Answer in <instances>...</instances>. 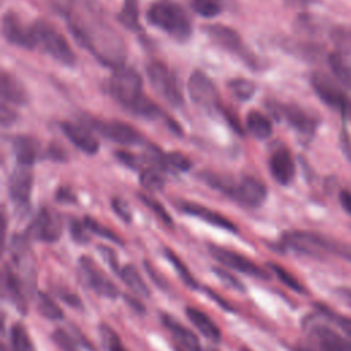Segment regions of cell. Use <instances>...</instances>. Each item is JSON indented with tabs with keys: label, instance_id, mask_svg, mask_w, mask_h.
<instances>
[{
	"label": "cell",
	"instance_id": "24",
	"mask_svg": "<svg viewBox=\"0 0 351 351\" xmlns=\"http://www.w3.org/2000/svg\"><path fill=\"white\" fill-rule=\"evenodd\" d=\"M185 315L199 329V332L203 336H206L211 341H219L221 340L219 326L204 311L199 310L197 307L188 306V307H185Z\"/></svg>",
	"mask_w": 351,
	"mask_h": 351
},
{
	"label": "cell",
	"instance_id": "42",
	"mask_svg": "<svg viewBox=\"0 0 351 351\" xmlns=\"http://www.w3.org/2000/svg\"><path fill=\"white\" fill-rule=\"evenodd\" d=\"M52 340L53 343L58 344V347H60L63 351H77V344L75 341L62 329H56L52 333Z\"/></svg>",
	"mask_w": 351,
	"mask_h": 351
},
{
	"label": "cell",
	"instance_id": "36",
	"mask_svg": "<svg viewBox=\"0 0 351 351\" xmlns=\"http://www.w3.org/2000/svg\"><path fill=\"white\" fill-rule=\"evenodd\" d=\"M140 184L144 189L155 192L160 191L165 186V177L155 167H148L140 173Z\"/></svg>",
	"mask_w": 351,
	"mask_h": 351
},
{
	"label": "cell",
	"instance_id": "15",
	"mask_svg": "<svg viewBox=\"0 0 351 351\" xmlns=\"http://www.w3.org/2000/svg\"><path fill=\"white\" fill-rule=\"evenodd\" d=\"M3 34L12 45L26 49L37 48L33 26L25 25L14 11H7L3 15Z\"/></svg>",
	"mask_w": 351,
	"mask_h": 351
},
{
	"label": "cell",
	"instance_id": "57",
	"mask_svg": "<svg viewBox=\"0 0 351 351\" xmlns=\"http://www.w3.org/2000/svg\"><path fill=\"white\" fill-rule=\"evenodd\" d=\"M293 351H319V350H314V348L307 347V346H296L293 348Z\"/></svg>",
	"mask_w": 351,
	"mask_h": 351
},
{
	"label": "cell",
	"instance_id": "17",
	"mask_svg": "<svg viewBox=\"0 0 351 351\" xmlns=\"http://www.w3.org/2000/svg\"><path fill=\"white\" fill-rule=\"evenodd\" d=\"M160 322L177 341L178 348L184 351H202L197 336L173 315L167 313H160Z\"/></svg>",
	"mask_w": 351,
	"mask_h": 351
},
{
	"label": "cell",
	"instance_id": "33",
	"mask_svg": "<svg viewBox=\"0 0 351 351\" xmlns=\"http://www.w3.org/2000/svg\"><path fill=\"white\" fill-rule=\"evenodd\" d=\"M159 166L171 171H188L192 166V162L181 152H167L162 155Z\"/></svg>",
	"mask_w": 351,
	"mask_h": 351
},
{
	"label": "cell",
	"instance_id": "41",
	"mask_svg": "<svg viewBox=\"0 0 351 351\" xmlns=\"http://www.w3.org/2000/svg\"><path fill=\"white\" fill-rule=\"evenodd\" d=\"M138 199L167 226H173V219L170 214L166 211V208L154 197L145 195V193H138Z\"/></svg>",
	"mask_w": 351,
	"mask_h": 351
},
{
	"label": "cell",
	"instance_id": "40",
	"mask_svg": "<svg viewBox=\"0 0 351 351\" xmlns=\"http://www.w3.org/2000/svg\"><path fill=\"white\" fill-rule=\"evenodd\" d=\"M100 333H101V339H103V343L106 344L107 347V351H129L121 337L118 336V333L107 324H101L100 325Z\"/></svg>",
	"mask_w": 351,
	"mask_h": 351
},
{
	"label": "cell",
	"instance_id": "38",
	"mask_svg": "<svg viewBox=\"0 0 351 351\" xmlns=\"http://www.w3.org/2000/svg\"><path fill=\"white\" fill-rule=\"evenodd\" d=\"M191 5L195 12H197L204 18L215 16L223 8V4L221 0H192Z\"/></svg>",
	"mask_w": 351,
	"mask_h": 351
},
{
	"label": "cell",
	"instance_id": "45",
	"mask_svg": "<svg viewBox=\"0 0 351 351\" xmlns=\"http://www.w3.org/2000/svg\"><path fill=\"white\" fill-rule=\"evenodd\" d=\"M111 207H112V210L115 211V214H117L121 219H123L125 222H130V219H132V213H130V210H129V207H128V203H126L123 199H121V197H112V199H111Z\"/></svg>",
	"mask_w": 351,
	"mask_h": 351
},
{
	"label": "cell",
	"instance_id": "23",
	"mask_svg": "<svg viewBox=\"0 0 351 351\" xmlns=\"http://www.w3.org/2000/svg\"><path fill=\"white\" fill-rule=\"evenodd\" d=\"M3 284H4V289L10 296V300L16 306V308L21 313L25 314L27 311V300L23 293V284L21 278L16 276V273L12 270L11 265H4Z\"/></svg>",
	"mask_w": 351,
	"mask_h": 351
},
{
	"label": "cell",
	"instance_id": "3",
	"mask_svg": "<svg viewBox=\"0 0 351 351\" xmlns=\"http://www.w3.org/2000/svg\"><path fill=\"white\" fill-rule=\"evenodd\" d=\"M202 178L211 188L219 191L221 193L226 195L228 197L244 207H259L265 202L267 195L266 185L251 176H243L241 178L234 180L232 177L207 171L202 174Z\"/></svg>",
	"mask_w": 351,
	"mask_h": 351
},
{
	"label": "cell",
	"instance_id": "27",
	"mask_svg": "<svg viewBox=\"0 0 351 351\" xmlns=\"http://www.w3.org/2000/svg\"><path fill=\"white\" fill-rule=\"evenodd\" d=\"M328 64L336 81L351 89V58L341 51H335L329 53Z\"/></svg>",
	"mask_w": 351,
	"mask_h": 351
},
{
	"label": "cell",
	"instance_id": "46",
	"mask_svg": "<svg viewBox=\"0 0 351 351\" xmlns=\"http://www.w3.org/2000/svg\"><path fill=\"white\" fill-rule=\"evenodd\" d=\"M321 307V310H322V313L325 314V315H328V317H330L341 329H343V332L347 335V336H350L351 337V318H348V317H341V315H337V314H335V313H332V311H329L326 307H324V306H319Z\"/></svg>",
	"mask_w": 351,
	"mask_h": 351
},
{
	"label": "cell",
	"instance_id": "34",
	"mask_svg": "<svg viewBox=\"0 0 351 351\" xmlns=\"http://www.w3.org/2000/svg\"><path fill=\"white\" fill-rule=\"evenodd\" d=\"M228 88L237 100H248L255 93V84L247 78H233L228 82Z\"/></svg>",
	"mask_w": 351,
	"mask_h": 351
},
{
	"label": "cell",
	"instance_id": "39",
	"mask_svg": "<svg viewBox=\"0 0 351 351\" xmlns=\"http://www.w3.org/2000/svg\"><path fill=\"white\" fill-rule=\"evenodd\" d=\"M269 266H270V269L274 271V274L277 276V278H278L284 285H287L288 288H291V289L295 291V292H304V288H303L302 282H300L293 274H291L287 269H284V267L280 266L278 263H273V262H270Z\"/></svg>",
	"mask_w": 351,
	"mask_h": 351
},
{
	"label": "cell",
	"instance_id": "29",
	"mask_svg": "<svg viewBox=\"0 0 351 351\" xmlns=\"http://www.w3.org/2000/svg\"><path fill=\"white\" fill-rule=\"evenodd\" d=\"M247 129L258 140H265L271 136L273 128L270 119L261 111L252 110L247 115Z\"/></svg>",
	"mask_w": 351,
	"mask_h": 351
},
{
	"label": "cell",
	"instance_id": "20",
	"mask_svg": "<svg viewBox=\"0 0 351 351\" xmlns=\"http://www.w3.org/2000/svg\"><path fill=\"white\" fill-rule=\"evenodd\" d=\"M310 336L317 343L319 351H351V340L344 339L329 326L313 325Z\"/></svg>",
	"mask_w": 351,
	"mask_h": 351
},
{
	"label": "cell",
	"instance_id": "2",
	"mask_svg": "<svg viewBox=\"0 0 351 351\" xmlns=\"http://www.w3.org/2000/svg\"><path fill=\"white\" fill-rule=\"evenodd\" d=\"M108 92L121 106L138 117L156 119L165 115L159 106L143 93V80L132 67L115 69L108 80Z\"/></svg>",
	"mask_w": 351,
	"mask_h": 351
},
{
	"label": "cell",
	"instance_id": "14",
	"mask_svg": "<svg viewBox=\"0 0 351 351\" xmlns=\"http://www.w3.org/2000/svg\"><path fill=\"white\" fill-rule=\"evenodd\" d=\"M86 123L90 129L99 132L103 137L122 144V145H136L143 144L144 136L130 126L129 123L121 121H103V119H86Z\"/></svg>",
	"mask_w": 351,
	"mask_h": 351
},
{
	"label": "cell",
	"instance_id": "53",
	"mask_svg": "<svg viewBox=\"0 0 351 351\" xmlns=\"http://www.w3.org/2000/svg\"><path fill=\"white\" fill-rule=\"evenodd\" d=\"M206 292H207V295L213 299V300H215L222 308H225V310H229V311H232L233 308H232V306L226 302V300H223L222 298H219V295L218 293H215L213 289H206Z\"/></svg>",
	"mask_w": 351,
	"mask_h": 351
},
{
	"label": "cell",
	"instance_id": "18",
	"mask_svg": "<svg viewBox=\"0 0 351 351\" xmlns=\"http://www.w3.org/2000/svg\"><path fill=\"white\" fill-rule=\"evenodd\" d=\"M177 207L188 214V215H192V217H197L200 218L202 221L204 222H208L210 225L213 226H217V228H222L225 230H229V232H233L236 233L237 232V228L236 225L229 219L226 218L225 215H222L221 213L218 211H214L211 208H207L202 204H197V203H192V202H178L177 203Z\"/></svg>",
	"mask_w": 351,
	"mask_h": 351
},
{
	"label": "cell",
	"instance_id": "50",
	"mask_svg": "<svg viewBox=\"0 0 351 351\" xmlns=\"http://www.w3.org/2000/svg\"><path fill=\"white\" fill-rule=\"evenodd\" d=\"M55 199L60 203H74L77 199L74 196V193L71 192L70 188L67 186H62L56 191V195H55Z\"/></svg>",
	"mask_w": 351,
	"mask_h": 351
},
{
	"label": "cell",
	"instance_id": "60",
	"mask_svg": "<svg viewBox=\"0 0 351 351\" xmlns=\"http://www.w3.org/2000/svg\"><path fill=\"white\" fill-rule=\"evenodd\" d=\"M243 351H248V350H243Z\"/></svg>",
	"mask_w": 351,
	"mask_h": 351
},
{
	"label": "cell",
	"instance_id": "54",
	"mask_svg": "<svg viewBox=\"0 0 351 351\" xmlns=\"http://www.w3.org/2000/svg\"><path fill=\"white\" fill-rule=\"evenodd\" d=\"M125 300L129 303L130 307H133V310H136V311H138V313H144V311H145L144 304H143L140 300H137L134 296L125 295Z\"/></svg>",
	"mask_w": 351,
	"mask_h": 351
},
{
	"label": "cell",
	"instance_id": "32",
	"mask_svg": "<svg viewBox=\"0 0 351 351\" xmlns=\"http://www.w3.org/2000/svg\"><path fill=\"white\" fill-rule=\"evenodd\" d=\"M163 252H165L166 258L171 262L173 267L178 271V274H180L181 280L184 281V284H185L186 287L192 288V289H197V288H199L197 280L193 277V274L191 273V270L188 269V266L180 259V256H178L173 250H170V248H167V247L163 248Z\"/></svg>",
	"mask_w": 351,
	"mask_h": 351
},
{
	"label": "cell",
	"instance_id": "52",
	"mask_svg": "<svg viewBox=\"0 0 351 351\" xmlns=\"http://www.w3.org/2000/svg\"><path fill=\"white\" fill-rule=\"evenodd\" d=\"M339 199H340V203H341L343 208L351 215V191L343 189L339 195Z\"/></svg>",
	"mask_w": 351,
	"mask_h": 351
},
{
	"label": "cell",
	"instance_id": "7",
	"mask_svg": "<svg viewBox=\"0 0 351 351\" xmlns=\"http://www.w3.org/2000/svg\"><path fill=\"white\" fill-rule=\"evenodd\" d=\"M204 30L208 34V37L218 47H221L225 51L230 52L232 55L240 58L247 66H250L252 69L259 67L258 58L254 55V52H251L247 48V45L243 43L241 37L239 36V33L236 30H233L232 27L223 26V25H208V26H206Z\"/></svg>",
	"mask_w": 351,
	"mask_h": 351
},
{
	"label": "cell",
	"instance_id": "19",
	"mask_svg": "<svg viewBox=\"0 0 351 351\" xmlns=\"http://www.w3.org/2000/svg\"><path fill=\"white\" fill-rule=\"evenodd\" d=\"M276 111L302 134H313L317 128L315 119L296 104H277Z\"/></svg>",
	"mask_w": 351,
	"mask_h": 351
},
{
	"label": "cell",
	"instance_id": "37",
	"mask_svg": "<svg viewBox=\"0 0 351 351\" xmlns=\"http://www.w3.org/2000/svg\"><path fill=\"white\" fill-rule=\"evenodd\" d=\"M82 221H84L85 226L88 228V230H89L90 233L99 234L100 237L107 239V240H110V241H112V243H117V244H121V245L123 244L122 239H121L114 230H111L110 228H107V226H104L103 223L97 222L95 218H92V217H85Z\"/></svg>",
	"mask_w": 351,
	"mask_h": 351
},
{
	"label": "cell",
	"instance_id": "56",
	"mask_svg": "<svg viewBox=\"0 0 351 351\" xmlns=\"http://www.w3.org/2000/svg\"><path fill=\"white\" fill-rule=\"evenodd\" d=\"M343 147H344V152H346L347 156L351 159V143H350L348 140H346L344 144H343Z\"/></svg>",
	"mask_w": 351,
	"mask_h": 351
},
{
	"label": "cell",
	"instance_id": "11",
	"mask_svg": "<svg viewBox=\"0 0 351 351\" xmlns=\"http://www.w3.org/2000/svg\"><path fill=\"white\" fill-rule=\"evenodd\" d=\"M63 232V219L59 213L44 207L41 208L34 219L26 229V237L45 241V243H55L59 240Z\"/></svg>",
	"mask_w": 351,
	"mask_h": 351
},
{
	"label": "cell",
	"instance_id": "43",
	"mask_svg": "<svg viewBox=\"0 0 351 351\" xmlns=\"http://www.w3.org/2000/svg\"><path fill=\"white\" fill-rule=\"evenodd\" d=\"M70 233L71 237L74 239V241L77 243H86L89 241V230L85 226L84 221H78V219H71L70 222Z\"/></svg>",
	"mask_w": 351,
	"mask_h": 351
},
{
	"label": "cell",
	"instance_id": "48",
	"mask_svg": "<svg viewBox=\"0 0 351 351\" xmlns=\"http://www.w3.org/2000/svg\"><path fill=\"white\" fill-rule=\"evenodd\" d=\"M117 156H118V159H119L123 165H126L128 167H132V169L138 167V165H140V162H141V159H138L136 155H133V154H130V152H126V151H118V152H117Z\"/></svg>",
	"mask_w": 351,
	"mask_h": 351
},
{
	"label": "cell",
	"instance_id": "25",
	"mask_svg": "<svg viewBox=\"0 0 351 351\" xmlns=\"http://www.w3.org/2000/svg\"><path fill=\"white\" fill-rule=\"evenodd\" d=\"M1 97L4 103L25 106L29 101L27 92L21 81L7 71L1 73Z\"/></svg>",
	"mask_w": 351,
	"mask_h": 351
},
{
	"label": "cell",
	"instance_id": "58",
	"mask_svg": "<svg viewBox=\"0 0 351 351\" xmlns=\"http://www.w3.org/2000/svg\"><path fill=\"white\" fill-rule=\"evenodd\" d=\"M176 351H184V350H181V348H178V347H176Z\"/></svg>",
	"mask_w": 351,
	"mask_h": 351
},
{
	"label": "cell",
	"instance_id": "35",
	"mask_svg": "<svg viewBox=\"0 0 351 351\" xmlns=\"http://www.w3.org/2000/svg\"><path fill=\"white\" fill-rule=\"evenodd\" d=\"M37 308L41 315H44L48 319H62L63 318V311L58 306V303L48 296L47 293H38L37 296Z\"/></svg>",
	"mask_w": 351,
	"mask_h": 351
},
{
	"label": "cell",
	"instance_id": "47",
	"mask_svg": "<svg viewBox=\"0 0 351 351\" xmlns=\"http://www.w3.org/2000/svg\"><path fill=\"white\" fill-rule=\"evenodd\" d=\"M97 250H99V251H101V255H103V258L107 261V263L110 265L111 270H112V271H115V273L118 274V273H119V270H121V265L118 263L117 254H115L111 248H108V247H106V245H99V247H97Z\"/></svg>",
	"mask_w": 351,
	"mask_h": 351
},
{
	"label": "cell",
	"instance_id": "21",
	"mask_svg": "<svg viewBox=\"0 0 351 351\" xmlns=\"http://www.w3.org/2000/svg\"><path fill=\"white\" fill-rule=\"evenodd\" d=\"M269 167L273 178L281 184V185H288L292 182L295 177V163L292 159L291 152L281 147L277 148L270 159H269Z\"/></svg>",
	"mask_w": 351,
	"mask_h": 351
},
{
	"label": "cell",
	"instance_id": "4",
	"mask_svg": "<svg viewBox=\"0 0 351 351\" xmlns=\"http://www.w3.org/2000/svg\"><path fill=\"white\" fill-rule=\"evenodd\" d=\"M280 244L284 250H292L298 254H303L308 256L336 255L343 259L351 261V245L315 232H307V230L287 232L282 234Z\"/></svg>",
	"mask_w": 351,
	"mask_h": 351
},
{
	"label": "cell",
	"instance_id": "13",
	"mask_svg": "<svg viewBox=\"0 0 351 351\" xmlns=\"http://www.w3.org/2000/svg\"><path fill=\"white\" fill-rule=\"evenodd\" d=\"M188 92L192 101L200 108L213 112L219 110V95L214 82L200 70H195L188 81Z\"/></svg>",
	"mask_w": 351,
	"mask_h": 351
},
{
	"label": "cell",
	"instance_id": "16",
	"mask_svg": "<svg viewBox=\"0 0 351 351\" xmlns=\"http://www.w3.org/2000/svg\"><path fill=\"white\" fill-rule=\"evenodd\" d=\"M33 186V173L30 166L18 165L8 178V195L18 208H26Z\"/></svg>",
	"mask_w": 351,
	"mask_h": 351
},
{
	"label": "cell",
	"instance_id": "51",
	"mask_svg": "<svg viewBox=\"0 0 351 351\" xmlns=\"http://www.w3.org/2000/svg\"><path fill=\"white\" fill-rule=\"evenodd\" d=\"M0 115H1L3 126H7V125L12 123L16 119V112H14L11 110V107H8L7 103H4V101L1 103V112H0Z\"/></svg>",
	"mask_w": 351,
	"mask_h": 351
},
{
	"label": "cell",
	"instance_id": "9",
	"mask_svg": "<svg viewBox=\"0 0 351 351\" xmlns=\"http://www.w3.org/2000/svg\"><path fill=\"white\" fill-rule=\"evenodd\" d=\"M310 82L317 96L326 106L351 117V100L341 89L339 81L332 80L329 75L324 73H314L311 75Z\"/></svg>",
	"mask_w": 351,
	"mask_h": 351
},
{
	"label": "cell",
	"instance_id": "12",
	"mask_svg": "<svg viewBox=\"0 0 351 351\" xmlns=\"http://www.w3.org/2000/svg\"><path fill=\"white\" fill-rule=\"evenodd\" d=\"M210 255L219 263H222L223 266H228L233 270H237L240 273H244L247 276L259 278V280H269L270 276L269 273L261 267L256 262H254L252 259H250L248 256L239 254L233 250H228L223 248L221 245H215V244H208L207 245Z\"/></svg>",
	"mask_w": 351,
	"mask_h": 351
},
{
	"label": "cell",
	"instance_id": "59",
	"mask_svg": "<svg viewBox=\"0 0 351 351\" xmlns=\"http://www.w3.org/2000/svg\"><path fill=\"white\" fill-rule=\"evenodd\" d=\"M207 351H217V350H214V348H210V350H207Z\"/></svg>",
	"mask_w": 351,
	"mask_h": 351
},
{
	"label": "cell",
	"instance_id": "1",
	"mask_svg": "<svg viewBox=\"0 0 351 351\" xmlns=\"http://www.w3.org/2000/svg\"><path fill=\"white\" fill-rule=\"evenodd\" d=\"M67 12L70 32L96 59L110 67L122 66L126 48L122 37L101 18L93 0H74Z\"/></svg>",
	"mask_w": 351,
	"mask_h": 351
},
{
	"label": "cell",
	"instance_id": "5",
	"mask_svg": "<svg viewBox=\"0 0 351 351\" xmlns=\"http://www.w3.org/2000/svg\"><path fill=\"white\" fill-rule=\"evenodd\" d=\"M147 21L178 41L186 40L192 32L191 21L184 8L169 0L152 3L147 10Z\"/></svg>",
	"mask_w": 351,
	"mask_h": 351
},
{
	"label": "cell",
	"instance_id": "8",
	"mask_svg": "<svg viewBox=\"0 0 351 351\" xmlns=\"http://www.w3.org/2000/svg\"><path fill=\"white\" fill-rule=\"evenodd\" d=\"M147 75L154 89L170 106L180 107L182 104L184 97H182L180 85L177 82V78L165 63L159 60H152L147 66Z\"/></svg>",
	"mask_w": 351,
	"mask_h": 351
},
{
	"label": "cell",
	"instance_id": "55",
	"mask_svg": "<svg viewBox=\"0 0 351 351\" xmlns=\"http://www.w3.org/2000/svg\"><path fill=\"white\" fill-rule=\"evenodd\" d=\"M337 292H339L340 298L351 306V289L350 288H340V289H337Z\"/></svg>",
	"mask_w": 351,
	"mask_h": 351
},
{
	"label": "cell",
	"instance_id": "26",
	"mask_svg": "<svg viewBox=\"0 0 351 351\" xmlns=\"http://www.w3.org/2000/svg\"><path fill=\"white\" fill-rule=\"evenodd\" d=\"M12 147L18 165L32 166L38 158V143L30 136H16L12 141Z\"/></svg>",
	"mask_w": 351,
	"mask_h": 351
},
{
	"label": "cell",
	"instance_id": "22",
	"mask_svg": "<svg viewBox=\"0 0 351 351\" xmlns=\"http://www.w3.org/2000/svg\"><path fill=\"white\" fill-rule=\"evenodd\" d=\"M60 129L66 134V137L82 152L93 155L99 151V141L95 138L88 128L66 121L60 123Z\"/></svg>",
	"mask_w": 351,
	"mask_h": 351
},
{
	"label": "cell",
	"instance_id": "28",
	"mask_svg": "<svg viewBox=\"0 0 351 351\" xmlns=\"http://www.w3.org/2000/svg\"><path fill=\"white\" fill-rule=\"evenodd\" d=\"M119 278L137 295L148 298L151 291L148 288V285L145 284V281L143 280L140 271L137 270V267L134 265H123L121 266V270L118 273Z\"/></svg>",
	"mask_w": 351,
	"mask_h": 351
},
{
	"label": "cell",
	"instance_id": "10",
	"mask_svg": "<svg viewBox=\"0 0 351 351\" xmlns=\"http://www.w3.org/2000/svg\"><path fill=\"white\" fill-rule=\"evenodd\" d=\"M78 269L82 282L96 295L108 299H115L119 295L117 285L90 256H81L78 261Z\"/></svg>",
	"mask_w": 351,
	"mask_h": 351
},
{
	"label": "cell",
	"instance_id": "49",
	"mask_svg": "<svg viewBox=\"0 0 351 351\" xmlns=\"http://www.w3.org/2000/svg\"><path fill=\"white\" fill-rule=\"evenodd\" d=\"M59 298L66 302L69 306H71L73 308H82V302L81 299L73 293V292H69V291H59Z\"/></svg>",
	"mask_w": 351,
	"mask_h": 351
},
{
	"label": "cell",
	"instance_id": "30",
	"mask_svg": "<svg viewBox=\"0 0 351 351\" xmlns=\"http://www.w3.org/2000/svg\"><path fill=\"white\" fill-rule=\"evenodd\" d=\"M4 351H36L33 341L22 324H14L10 329L8 346Z\"/></svg>",
	"mask_w": 351,
	"mask_h": 351
},
{
	"label": "cell",
	"instance_id": "44",
	"mask_svg": "<svg viewBox=\"0 0 351 351\" xmlns=\"http://www.w3.org/2000/svg\"><path fill=\"white\" fill-rule=\"evenodd\" d=\"M214 273L217 274V277L226 285V287H230V288H234L237 291H244V287H243V282L233 274H230L229 271H226L225 269H221V267H214L213 269Z\"/></svg>",
	"mask_w": 351,
	"mask_h": 351
},
{
	"label": "cell",
	"instance_id": "31",
	"mask_svg": "<svg viewBox=\"0 0 351 351\" xmlns=\"http://www.w3.org/2000/svg\"><path fill=\"white\" fill-rule=\"evenodd\" d=\"M118 21L129 30H140L138 0H123L122 10L118 14Z\"/></svg>",
	"mask_w": 351,
	"mask_h": 351
},
{
	"label": "cell",
	"instance_id": "6",
	"mask_svg": "<svg viewBox=\"0 0 351 351\" xmlns=\"http://www.w3.org/2000/svg\"><path fill=\"white\" fill-rule=\"evenodd\" d=\"M34 37L37 41V47L43 48L51 58L63 66L73 67L75 66V53L64 36L49 22L44 19L36 21L33 25Z\"/></svg>",
	"mask_w": 351,
	"mask_h": 351
}]
</instances>
